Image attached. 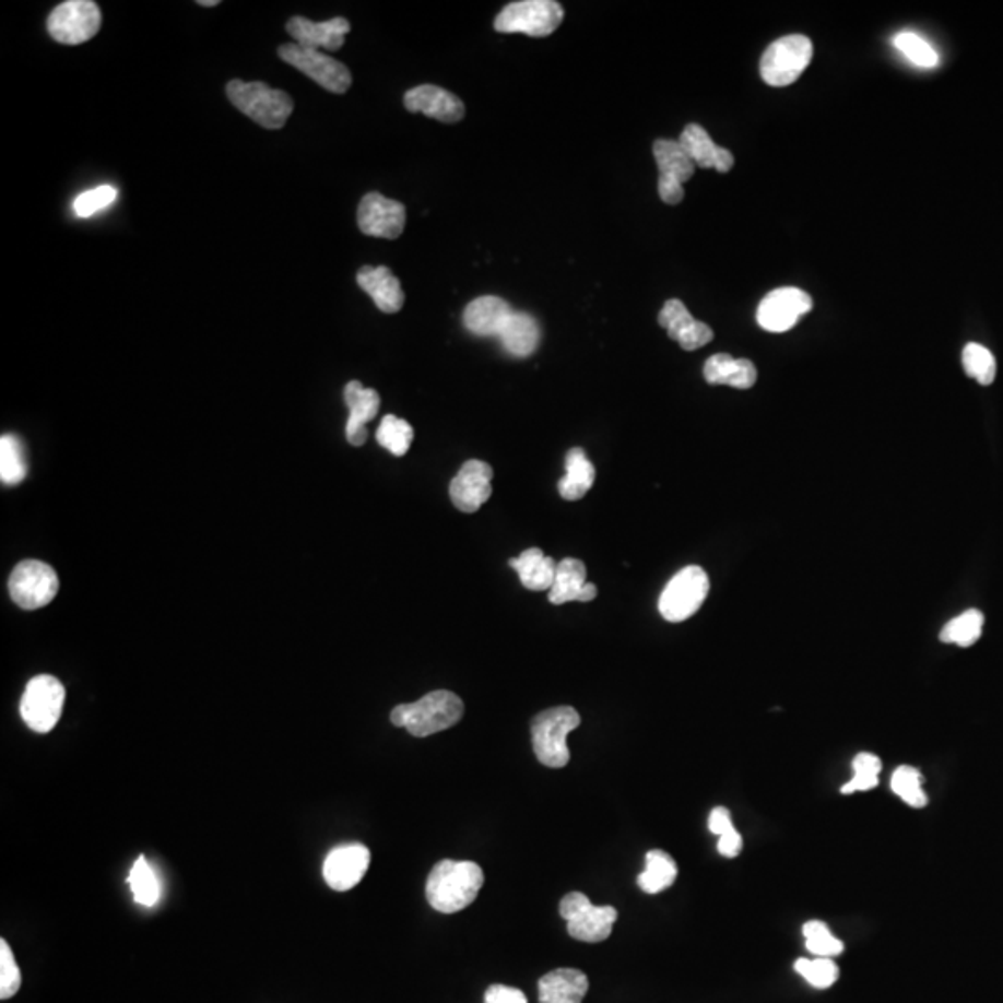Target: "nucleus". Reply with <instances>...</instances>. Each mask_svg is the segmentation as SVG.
Wrapping results in <instances>:
<instances>
[{
    "label": "nucleus",
    "instance_id": "f257e3e1",
    "mask_svg": "<svg viewBox=\"0 0 1003 1003\" xmlns=\"http://www.w3.org/2000/svg\"><path fill=\"white\" fill-rule=\"evenodd\" d=\"M483 881L485 875L476 862L446 859L435 864L427 877V901L442 914H453L474 904Z\"/></svg>",
    "mask_w": 1003,
    "mask_h": 1003
},
{
    "label": "nucleus",
    "instance_id": "7ed1b4c3",
    "mask_svg": "<svg viewBox=\"0 0 1003 1003\" xmlns=\"http://www.w3.org/2000/svg\"><path fill=\"white\" fill-rule=\"evenodd\" d=\"M227 97L244 116L253 119L262 129H283L294 111L291 95L283 90H273L264 82L231 81Z\"/></svg>",
    "mask_w": 1003,
    "mask_h": 1003
},
{
    "label": "nucleus",
    "instance_id": "6ab92c4d",
    "mask_svg": "<svg viewBox=\"0 0 1003 1003\" xmlns=\"http://www.w3.org/2000/svg\"><path fill=\"white\" fill-rule=\"evenodd\" d=\"M403 105L413 114H424L442 123H458L464 118L463 101L434 84H422L409 90L403 97Z\"/></svg>",
    "mask_w": 1003,
    "mask_h": 1003
},
{
    "label": "nucleus",
    "instance_id": "09e8293b",
    "mask_svg": "<svg viewBox=\"0 0 1003 1003\" xmlns=\"http://www.w3.org/2000/svg\"><path fill=\"white\" fill-rule=\"evenodd\" d=\"M199 4H201V7H217L220 2H217V0H199Z\"/></svg>",
    "mask_w": 1003,
    "mask_h": 1003
},
{
    "label": "nucleus",
    "instance_id": "7c9ffc66",
    "mask_svg": "<svg viewBox=\"0 0 1003 1003\" xmlns=\"http://www.w3.org/2000/svg\"><path fill=\"white\" fill-rule=\"evenodd\" d=\"M678 868L671 854L662 849H652L645 857V870L639 873L638 885L647 894H658L673 885Z\"/></svg>",
    "mask_w": 1003,
    "mask_h": 1003
},
{
    "label": "nucleus",
    "instance_id": "f8f14e48",
    "mask_svg": "<svg viewBox=\"0 0 1003 1003\" xmlns=\"http://www.w3.org/2000/svg\"><path fill=\"white\" fill-rule=\"evenodd\" d=\"M60 582L55 569L37 559H25L13 569L8 589L13 602L23 610H37L55 601Z\"/></svg>",
    "mask_w": 1003,
    "mask_h": 1003
},
{
    "label": "nucleus",
    "instance_id": "4468645a",
    "mask_svg": "<svg viewBox=\"0 0 1003 1003\" xmlns=\"http://www.w3.org/2000/svg\"><path fill=\"white\" fill-rule=\"evenodd\" d=\"M812 309V297L806 292L784 286L769 292L756 310V322L769 333H784L798 323L801 316Z\"/></svg>",
    "mask_w": 1003,
    "mask_h": 1003
},
{
    "label": "nucleus",
    "instance_id": "9b49d317",
    "mask_svg": "<svg viewBox=\"0 0 1003 1003\" xmlns=\"http://www.w3.org/2000/svg\"><path fill=\"white\" fill-rule=\"evenodd\" d=\"M279 56L281 60H285L286 63H291L292 68L307 74L318 86L326 87L328 92L346 93L352 86L350 69L320 50L307 49L297 44H286L279 47Z\"/></svg>",
    "mask_w": 1003,
    "mask_h": 1003
},
{
    "label": "nucleus",
    "instance_id": "6e6552de",
    "mask_svg": "<svg viewBox=\"0 0 1003 1003\" xmlns=\"http://www.w3.org/2000/svg\"><path fill=\"white\" fill-rule=\"evenodd\" d=\"M66 687L56 676L37 675L25 687L21 697V718L26 727L39 734L55 729L62 716Z\"/></svg>",
    "mask_w": 1003,
    "mask_h": 1003
},
{
    "label": "nucleus",
    "instance_id": "a18cd8bd",
    "mask_svg": "<svg viewBox=\"0 0 1003 1003\" xmlns=\"http://www.w3.org/2000/svg\"><path fill=\"white\" fill-rule=\"evenodd\" d=\"M708 827L712 830L713 835H724L729 830L734 829V824H732L731 811L724 809V806H716L712 812H710V817H708Z\"/></svg>",
    "mask_w": 1003,
    "mask_h": 1003
},
{
    "label": "nucleus",
    "instance_id": "b1692460",
    "mask_svg": "<svg viewBox=\"0 0 1003 1003\" xmlns=\"http://www.w3.org/2000/svg\"><path fill=\"white\" fill-rule=\"evenodd\" d=\"M357 285L361 286V291H365L374 299V304L381 312L394 315L398 310H402L403 302H405L402 285H400V279L390 272L389 268H361L357 272Z\"/></svg>",
    "mask_w": 1003,
    "mask_h": 1003
},
{
    "label": "nucleus",
    "instance_id": "49530a36",
    "mask_svg": "<svg viewBox=\"0 0 1003 1003\" xmlns=\"http://www.w3.org/2000/svg\"><path fill=\"white\" fill-rule=\"evenodd\" d=\"M880 784V775L853 771V777L848 784H843L842 793L868 792Z\"/></svg>",
    "mask_w": 1003,
    "mask_h": 1003
},
{
    "label": "nucleus",
    "instance_id": "0eeeda50",
    "mask_svg": "<svg viewBox=\"0 0 1003 1003\" xmlns=\"http://www.w3.org/2000/svg\"><path fill=\"white\" fill-rule=\"evenodd\" d=\"M564 21V8L554 0H520L504 8L495 19V28L502 34H527L532 37L551 36Z\"/></svg>",
    "mask_w": 1003,
    "mask_h": 1003
},
{
    "label": "nucleus",
    "instance_id": "79ce46f5",
    "mask_svg": "<svg viewBox=\"0 0 1003 1003\" xmlns=\"http://www.w3.org/2000/svg\"><path fill=\"white\" fill-rule=\"evenodd\" d=\"M21 972H19L17 960L13 957L12 947L4 939L0 941V998L15 996L21 989Z\"/></svg>",
    "mask_w": 1003,
    "mask_h": 1003
},
{
    "label": "nucleus",
    "instance_id": "e433bc0d",
    "mask_svg": "<svg viewBox=\"0 0 1003 1003\" xmlns=\"http://www.w3.org/2000/svg\"><path fill=\"white\" fill-rule=\"evenodd\" d=\"M892 44L918 68L931 69L939 66V52L914 32H899L892 39Z\"/></svg>",
    "mask_w": 1003,
    "mask_h": 1003
},
{
    "label": "nucleus",
    "instance_id": "cd10ccee",
    "mask_svg": "<svg viewBox=\"0 0 1003 1003\" xmlns=\"http://www.w3.org/2000/svg\"><path fill=\"white\" fill-rule=\"evenodd\" d=\"M509 565L519 573L520 583L530 591H551L556 580L557 564L541 548H528L519 557L509 559Z\"/></svg>",
    "mask_w": 1003,
    "mask_h": 1003
},
{
    "label": "nucleus",
    "instance_id": "9d476101",
    "mask_svg": "<svg viewBox=\"0 0 1003 1003\" xmlns=\"http://www.w3.org/2000/svg\"><path fill=\"white\" fill-rule=\"evenodd\" d=\"M101 8L93 0H66L50 12L47 31L58 44L81 45L101 31Z\"/></svg>",
    "mask_w": 1003,
    "mask_h": 1003
},
{
    "label": "nucleus",
    "instance_id": "5701e85b",
    "mask_svg": "<svg viewBox=\"0 0 1003 1003\" xmlns=\"http://www.w3.org/2000/svg\"><path fill=\"white\" fill-rule=\"evenodd\" d=\"M514 312L511 305L502 297H477L464 309V328L477 337H500Z\"/></svg>",
    "mask_w": 1003,
    "mask_h": 1003
},
{
    "label": "nucleus",
    "instance_id": "412c9836",
    "mask_svg": "<svg viewBox=\"0 0 1003 1003\" xmlns=\"http://www.w3.org/2000/svg\"><path fill=\"white\" fill-rule=\"evenodd\" d=\"M344 402L350 409L346 424V439L352 446H363L368 439L366 422L378 415L381 398L374 389H366L359 381H350L344 389Z\"/></svg>",
    "mask_w": 1003,
    "mask_h": 1003
},
{
    "label": "nucleus",
    "instance_id": "20e7f679",
    "mask_svg": "<svg viewBox=\"0 0 1003 1003\" xmlns=\"http://www.w3.org/2000/svg\"><path fill=\"white\" fill-rule=\"evenodd\" d=\"M580 713L570 706H556L538 713L532 721L533 751L546 768H565L570 760L567 736L578 729Z\"/></svg>",
    "mask_w": 1003,
    "mask_h": 1003
},
{
    "label": "nucleus",
    "instance_id": "aec40b11",
    "mask_svg": "<svg viewBox=\"0 0 1003 1003\" xmlns=\"http://www.w3.org/2000/svg\"><path fill=\"white\" fill-rule=\"evenodd\" d=\"M350 31H352V25L344 17L329 19L323 23H315L305 17H292L286 23V32L294 37V44L316 50L341 49Z\"/></svg>",
    "mask_w": 1003,
    "mask_h": 1003
},
{
    "label": "nucleus",
    "instance_id": "f3484780",
    "mask_svg": "<svg viewBox=\"0 0 1003 1003\" xmlns=\"http://www.w3.org/2000/svg\"><path fill=\"white\" fill-rule=\"evenodd\" d=\"M493 469L489 463L471 459L461 467L458 476L450 483V498L453 506L463 514H474L489 500L493 493Z\"/></svg>",
    "mask_w": 1003,
    "mask_h": 1003
},
{
    "label": "nucleus",
    "instance_id": "a211bd4d",
    "mask_svg": "<svg viewBox=\"0 0 1003 1003\" xmlns=\"http://www.w3.org/2000/svg\"><path fill=\"white\" fill-rule=\"evenodd\" d=\"M658 323L668 329L669 337L678 342L686 352H694L713 341L712 328L695 320L681 299L665 302L658 315Z\"/></svg>",
    "mask_w": 1003,
    "mask_h": 1003
},
{
    "label": "nucleus",
    "instance_id": "c756f323",
    "mask_svg": "<svg viewBox=\"0 0 1003 1003\" xmlns=\"http://www.w3.org/2000/svg\"><path fill=\"white\" fill-rule=\"evenodd\" d=\"M565 476L557 483L559 495L565 500H580L588 495L594 483V467L582 448H573L565 458Z\"/></svg>",
    "mask_w": 1003,
    "mask_h": 1003
},
{
    "label": "nucleus",
    "instance_id": "de8ad7c7",
    "mask_svg": "<svg viewBox=\"0 0 1003 1003\" xmlns=\"http://www.w3.org/2000/svg\"><path fill=\"white\" fill-rule=\"evenodd\" d=\"M851 766H853V771L880 775L881 769H883V762H881L880 756L873 755V753H859V755L854 756Z\"/></svg>",
    "mask_w": 1003,
    "mask_h": 1003
},
{
    "label": "nucleus",
    "instance_id": "1a4fd4ad",
    "mask_svg": "<svg viewBox=\"0 0 1003 1003\" xmlns=\"http://www.w3.org/2000/svg\"><path fill=\"white\" fill-rule=\"evenodd\" d=\"M559 914L567 922V931L573 939L591 944L606 941L612 935L613 923L620 917V912L610 905L597 907L591 904L582 892L567 894L559 901Z\"/></svg>",
    "mask_w": 1003,
    "mask_h": 1003
},
{
    "label": "nucleus",
    "instance_id": "c85d7f7f",
    "mask_svg": "<svg viewBox=\"0 0 1003 1003\" xmlns=\"http://www.w3.org/2000/svg\"><path fill=\"white\" fill-rule=\"evenodd\" d=\"M498 339H500L502 346L509 355L528 357V355H532L538 350L539 341H541V329H539V323L535 322L533 316L515 310L514 316L509 318V322L506 323V328H504Z\"/></svg>",
    "mask_w": 1003,
    "mask_h": 1003
},
{
    "label": "nucleus",
    "instance_id": "4c0bfd02",
    "mask_svg": "<svg viewBox=\"0 0 1003 1003\" xmlns=\"http://www.w3.org/2000/svg\"><path fill=\"white\" fill-rule=\"evenodd\" d=\"M963 368L979 385H991L996 378V359L987 347L976 342L966 344L963 350Z\"/></svg>",
    "mask_w": 1003,
    "mask_h": 1003
},
{
    "label": "nucleus",
    "instance_id": "a19ab883",
    "mask_svg": "<svg viewBox=\"0 0 1003 1003\" xmlns=\"http://www.w3.org/2000/svg\"><path fill=\"white\" fill-rule=\"evenodd\" d=\"M116 199H118L116 186H95L92 190H86V192H82L79 198L74 199L73 212L79 217H90L93 214H97V212L105 211L106 206H110Z\"/></svg>",
    "mask_w": 1003,
    "mask_h": 1003
},
{
    "label": "nucleus",
    "instance_id": "2eb2a0df",
    "mask_svg": "<svg viewBox=\"0 0 1003 1003\" xmlns=\"http://www.w3.org/2000/svg\"><path fill=\"white\" fill-rule=\"evenodd\" d=\"M405 206L400 201L385 198L379 192L366 193L361 199L357 223L363 235L394 240L405 227Z\"/></svg>",
    "mask_w": 1003,
    "mask_h": 1003
},
{
    "label": "nucleus",
    "instance_id": "2f4dec72",
    "mask_svg": "<svg viewBox=\"0 0 1003 1003\" xmlns=\"http://www.w3.org/2000/svg\"><path fill=\"white\" fill-rule=\"evenodd\" d=\"M28 474L25 445L15 435H2L0 439V480L4 485H17Z\"/></svg>",
    "mask_w": 1003,
    "mask_h": 1003
},
{
    "label": "nucleus",
    "instance_id": "c9c22d12",
    "mask_svg": "<svg viewBox=\"0 0 1003 1003\" xmlns=\"http://www.w3.org/2000/svg\"><path fill=\"white\" fill-rule=\"evenodd\" d=\"M922 784V774L912 766H899L892 775V792L912 809H923L928 805V795L923 792Z\"/></svg>",
    "mask_w": 1003,
    "mask_h": 1003
},
{
    "label": "nucleus",
    "instance_id": "c03bdc74",
    "mask_svg": "<svg viewBox=\"0 0 1003 1003\" xmlns=\"http://www.w3.org/2000/svg\"><path fill=\"white\" fill-rule=\"evenodd\" d=\"M743 849V838L740 833H738L736 827L724 833V835L719 836L718 851L719 854H723L727 859H734L738 854L742 853Z\"/></svg>",
    "mask_w": 1003,
    "mask_h": 1003
},
{
    "label": "nucleus",
    "instance_id": "dca6fc26",
    "mask_svg": "<svg viewBox=\"0 0 1003 1003\" xmlns=\"http://www.w3.org/2000/svg\"><path fill=\"white\" fill-rule=\"evenodd\" d=\"M370 866V851L363 843H344L329 851L323 861V880L337 892L352 890L359 885Z\"/></svg>",
    "mask_w": 1003,
    "mask_h": 1003
},
{
    "label": "nucleus",
    "instance_id": "f704fd0d",
    "mask_svg": "<svg viewBox=\"0 0 1003 1003\" xmlns=\"http://www.w3.org/2000/svg\"><path fill=\"white\" fill-rule=\"evenodd\" d=\"M413 437H415V432L411 424L394 415L384 416L378 434H376L379 446H384L385 450H389L397 458H402L409 452Z\"/></svg>",
    "mask_w": 1003,
    "mask_h": 1003
},
{
    "label": "nucleus",
    "instance_id": "a878e982",
    "mask_svg": "<svg viewBox=\"0 0 1003 1003\" xmlns=\"http://www.w3.org/2000/svg\"><path fill=\"white\" fill-rule=\"evenodd\" d=\"M588 991V976L576 968H557L539 979V1003H582Z\"/></svg>",
    "mask_w": 1003,
    "mask_h": 1003
},
{
    "label": "nucleus",
    "instance_id": "37998d69",
    "mask_svg": "<svg viewBox=\"0 0 1003 1003\" xmlns=\"http://www.w3.org/2000/svg\"><path fill=\"white\" fill-rule=\"evenodd\" d=\"M485 1003H528V1000L527 994L519 989L506 984H491L485 991Z\"/></svg>",
    "mask_w": 1003,
    "mask_h": 1003
},
{
    "label": "nucleus",
    "instance_id": "39448f33",
    "mask_svg": "<svg viewBox=\"0 0 1003 1003\" xmlns=\"http://www.w3.org/2000/svg\"><path fill=\"white\" fill-rule=\"evenodd\" d=\"M812 42L801 34L782 36L762 55L760 74L768 86H790L805 73L812 60Z\"/></svg>",
    "mask_w": 1003,
    "mask_h": 1003
},
{
    "label": "nucleus",
    "instance_id": "423d86ee",
    "mask_svg": "<svg viewBox=\"0 0 1003 1003\" xmlns=\"http://www.w3.org/2000/svg\"><path fill=\"white\" fill-rule=\"evenodd\" d=\"M710 593V580L699 565L676 573L660 594L658 610L669 623H682L699 612Z\"/></svg>",
    "mask_w": 1003,
    "mask_h": 1003
},
{
    "label": "nucleus",
    "instance_id": "bb28decb",
    "mask_svg": "<svg viewBox=\"0 0 1003 1003\" xmlns=\"http://www.w3.org/2000/svg\"><path fill=\"white\" fill-rule=\"evenodd\" d=\"M758 371L750 359H734L729 353H716L706 361L705 379L710 385H729L734 389H751Z\"/></svg>",
    "mask_w": 1003,
    "mask_h": 1003
},
{
    "label": "nucleus",
    "instance_id": "f03ea898",
    "mask_svg": "<svg viewBox=\"0 0 1003 1003\" xmlns=\"http://www.w3.org/2000/svg\"><path fill=\"white\" fill-rule=\"evenodd\" d=\"M464 705L458 695L437 689L411 705H400L390 712L394 727H402L416 738L432 736L446 731L463 718Z\"/></svg>",
    "mask_w": 1003,
    "mask_h": 1003
},
{
    "label": "nucleus",
    "instance_id": "58836bf2",
    "mask_svg": "<svg viewBox=\"0 0 1003 1003\" xmlns=\"http://www.w3.org/2000/svg\"><path fill=\"white\" fill-rule=\"evenodd\" d=\"M803 935H805L806 949H809L814 957L833 959V957L843 952V942L838 941V939L830 933L827 923L819 922V920L806 922L805 925H803Z\"/></svg>",
    "mask_w": 1003,
    "mask_h": 1003
},
{
    "label": "nucleus",
    "instance_id": "72a5a7b5",
    "mask_svg": "<svg viewBox=\"0 0 1003 1003\" xmlns=\"http://www.w3.org/2000/svg\"><path fill=\"white\" fill-rule=\"evenodd\" d=\"M129 886L134 896V901L143 907H153L161 899V883L155 870L149 866L145 857H138L134 866L130 870Z\"/></svg>",
    "mask_w": 1003,
    "mask_h": 1003
},
{
    "label": "nucleus",
    "instance_id": "ea45409f",
    "mask_svg": "<svg viewBox=\"0 0 1003 1003\" xmlns=\"http://www.w3.org/2000/svg\"><path fill=\"white\" fill-rule=\"evenodd\" d=\"M795 972L803 976L816 989H829L840 976L835 960L825 959V957L795 960Z\"/></svg>",
    "mask_w": 1003,
    "mask_h": 1003
},
{
    "label": "nucleus",
    "instance_id": "473e14b6",
    "mask_svg": "<svg viewBox=\"0 0 1003 1003\" xmlns=\"http://www.w3.org/2000/svg\"><path fill=\"white\" fill-rule=\"evenodd\" d=\"M984 617L979 610H966L949 621L941 632L942 644H954L959 647H972L983 632Z\"/></svg>",
    "mask_w": 1003,
    "mask_h": 1003
},
{
    "label": "nucleus",
    "instance_id": "4be33fe9",
    "mask_svg": "<svg viewBox=\"0 0 1003 1003\" xmlns=\"http://www.w3.org/2000/svg\"><path fill=\"white\" fill-rule=\"evenodd\" d=\"M597 597V586L588 582V569L580 559L565 557L557 564L556 580L548 591V601L552 604L565 602H589Z\"/></svg>",
    "mask_w": 1003,
    "mask_h": 1003
},
{
    "label": "nucleus",
    "instance_id": "ddd939ff",
    "mask_svg": "<svg viewBox=\"0 0 1003 1003\" xmlns=\"http://www.w3.org/2000/svg\"><path fill=\"white\" fill-rule=\"evenodd\" d=\"M654 158H657L660 177H658V193L663 203L678 204L684 199L682 185L692 179L695 174V164L681 143L673 140H657L654 142Z\"/></svg>",
    "mask_w": 1003,
    "mask_h": 1003
},
{
    "label": "nucleus",
    "instance_id": "393cba45",
    "mask_svg": "<svg viewBox=\"0 0 1003 1003\" xmlns=\"http://www.w3.org/2000/svg\"><path fill=\"white\" fill-rule=\"evenodd\" d=\"M687 156L694 161L695 166L713 167L719 174L731 172L734 166V156L729 149L719 148L713 143L710 134L706 132L700 125H687L682 130L681 140H678Z\"/></svg>",
    "mask_w": 1003,
    "mask_h": 1003
}]
</instances>
